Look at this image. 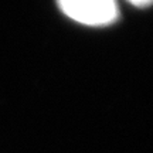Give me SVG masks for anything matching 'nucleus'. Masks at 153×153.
I'll return each instance as SVG.
<instances>
[{
  "instance_id": "f03ea898",
  "label": "nucleus",
  "mask_w": 153,
  "mask_h": 153,
  "mask_svg": "<svg viewBox=\"0 0 153 153\" xmlns=\"http://www.w3.org/2000/svg\"><path fill=\"white\" fill-rule=\"evenodd\" d=\"M128 1L136 7H149L153 4V0H128Z\"/></svg>"
},
{
  "instance_id": "f257e3e1",
  "label": "nucleus",
  "mask_w": 153,
  "mask_h": 153,
  "mask_svg": "<svg viewBox=\"0 0 153 153\" xmlns=\"http://www.w3.org/2000/svg\"><path fill=\"white\" fill-rule=\"evenodd\" d=\"M57 3L65 16L85 26H108L119 17L115 0H57Z\"/></svg>"
}]
</instances>
